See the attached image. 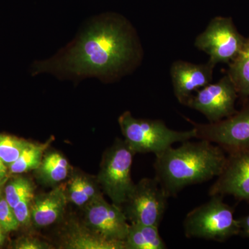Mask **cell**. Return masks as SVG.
I'll list each match as a JSON object with an SVG mask.
<instances>
[{
	"instance_id": "cell-1",
	"label": "cell",
	"mask_w": 249,
	"mask_h": 249,
	"mask_svg": "<svg viewBox=\"0 0 249 249\" xmlns=\"http://www.w3.org/2000/svg\"><path fill=\"white\" fill-rule=\"evenodd\" d=\"M136 52L132 30L121 18H106L92 24L55 61L58 70L76 76H107L121 71Z\"/></svg>"
},
{
	"instance_id": "cell-2",
	"label": "cell",
	"mask_w": 249,
	"mask_h": 249,
	"mask_svg": "<svg viewBox=\"0 0 249 249\" xmlns=\"http://www.w3.org/2000/svg\"><path fill=\"white\" fill-rule=\"evenodd\" d=\"M183 142L156 155L155 178L170 196L185 187L206 182L222 173L227 155L216 144L199 139Z\"/></svg>"
},
{
	"instance_id": "cell-3",
	"label": "cell",
	"mask_w": 249,
	"mask_h": 249,
	"mask_svg": "<svg viewBox=\"0 0 249 249\" xmlns=\"http://www.w3.org/2000/svg\"><path fill=\"white\" fill-rule=\"evenodd\" d=\"M119 124L124 141L133 151L154 153L164 151L173 144L196 138V129L174 130L160 120L137 119L129 111L119 118Z\"/></svg>"
},
{
	"instance_id": "cell-4",
	"label": "cell",
	"mask_w": 249,
	"mask_h": 249,
	"mask_svg": "<svg viewBox=\"0 0 249 249\" xmlns=\"http://www.w3.org/2000/svg\"><path fill=\"white\" fill-rule=\"evenodd\" d=\"M211 196V200L187 214L183 222L185 235L219 242L240 235V221L234 216L233 209L223 201V196Z\"/></svg>"
},
{
	"instance_id": "cell-5",
	"label": "cell",
	"mask_w": 249,
	"mask_h": 249,
	"mask_svg": "<svg viewBox=\"0 0 249 249\" xmlns=\"http://www.w3.org/2000/svg\"><path fill=\"white\" fill-rule=\"evenodd\" d=\"M170 197L155 178H144L127 196L121 208L130 224L160 225Z\"/></svg>"
},
{
	"instance_id": "cell-6",
	"label": "cell",
	"mask_w": 249,
	"mask_h": 249,
	"mask_svg": "<svg viewBox=\"0 0 249 249\" xmlns=\"http://www.w3.org/2000/svg\"><path fill=\"white\" fill-rule=\"evenodd\" d=\"M134 154L125 141H116L106 152L98 175L103 191L120 207L134 186L131 178Z\"/></svg>"
},
{
	"instance_id": "cell-7",
	"label": "cell",
	"mask_w": 249,
	"mask_h": 249,
	"mask_svg": "<svg viewBox=\"0 0 249 249\" xmlns=\"http://www.w3.org/2000/svg\"><path fill=\"white\" fill-rule=\"evenodd\" d=\"M186 119L196 129V139L216 144L227 154L249 151V98L240 111L217 122L196 124Z\"/></svg>"
},
{
	"instance_id": "cell-8",
	"label": "cell",
	"mask_w": 249,
	"mask_h": 249,
	"mask_svg": "<svg viewBox=\"0 0 249 249\" xmlns=\"http://www.w3.org/2000/svg\"><path fill=\"white\" fill-rule=\"evenodd\" d=\"M245 40L231 18L216 17L196 37L195 45L207 53L210 61L216 65L231 62L240 53Z\"/></svg>"
},
{
	"instance_id": "cell-9",
	"label": "cell",
	"mask_w": 249,
	"mask_h": 249,
	"mask_svg": "<svg viewBox=\"0 0 249 249\" xmlns=\"http://www.w3.org/2000/svg\"><path fill=\"white\" fill-rule=\"evenodd\" d=\"M238 93L229 75L209 84L192 96L186 106L204 114L210 123L217 122L235 114Z\"/></svg>"
},
{
	"instance_id": "cell-10",
	"label": "cell",
	"mask_w": 249,
	"mask_h": 249,
	"mask_svg": "<svg viewBox=\"0 0 249 249\" xmlns=\"http://www.w3.org/2000/svg\"><path fill=\"white\" fill-rule=\"evenodd\" d=\"M87 227L108 240H125L129 224L120 206L109 204L101 194L85 205Z\"/></svg>"
},
{
	"instance_id": "cell-11",
	"label": "cell",
	"mask_w": 249,
	"mask_h": 249,
	"mask_svg": "<svg viewBox=\"0 0 249 249\" xmlns=\"http://www.w3.org/2000/svg\"><path fill=\"white\" fill-rule=\"evenodd\" d=\"M209 195L231 196L249 202V151L228 154L225 165Z\"/></svg>"
},
{
	"instance_id": "cell-12",
	"label": "cell",
	"mask_w": 249,
	"mask_h": 249,
	"mask_svg": "<svg viewBox=\"0 0 249 249\" xmlns=\"http://www.w3.org/2000/svg\"><path fill=\"white\" fill-rule=\"evenodd\" d=\"M215 65L208 61L204 64H194L178 60L170 68L174 93L178 102L186 105L199 88L209 85L213 80Z\"/></svg>"
},
{
	"instance_id": "cell-13",
	"label": "cell",
	"mask_w": 249,
	"mask_h": 249,
	"mask_svg": "<svg viewBox=\"0 0 249 249\" xmlns=\"http://www.w3.org/2000/svg\"><path fill=\"white\" fill-rule=\"evenodd\" d=\"M68 200L66 190L62 186L37 196L31 204V222L37 227L52 225L63 213Z\"/></svg>"
},
{
	"instance_id": "cell-14",
	"label": "cell",
	"mask_w": 249,
	"mask_h": 249,
	"mask_svg": "<svg viewBox=\"0 0 249 249\" xmlns=\"http://www.w3.org/2000/svg\"><path fill=\"white\" fill-rule=\"evenodd\" d=\"M64 247L69 249H126L124 241L108 240L89 228L72 224L64 240Z\"/></svg>"
},
{
	"instance_id": "cell-15",
	"label": "cell",
	"mask_w": 249,
	"mask_h": 249,
	"mask_svg": "<svg viewBox=\"0 0 249 249\" xmlns=\"http://www.w3.org/2000/svg\"><path fill=\"white\" fill-rule=\"evenodd\" d=\"M126 249H165L167 248L162 239L159 227L142 224H129L126 237Z\"/></svg>"
},
{
	"instance_id": "cell-16",
	"label": "cell",
	"mask_w": 249,
	"mask_h": 249,
	"mask_svg": "<svg viewBox=\"0 0 249 249\" xmlns=\"http://www.w3.org/2000/svg\"><path fill=\"white\" fill-rule=\"evenodd\" d=\"M227 74L235 85L238 96L249 98V37L246 38L240 53L229 62Z\"/></svg>"
},
{
	"instance_id": "cell-17",
	"label": "cell",
	"mask_w": 249,
	"mask_h": 249,
	"mask_svg": "<svg viewBox=\"0 0 249 249\" xmlns=\"http://www.w3.org/2000/svg\"><path fill=\"white\" fill-rule=\"evenodd\" d=\"M37 169L44 181L56 183L63 181L68 176L70 165L63 156L53 152L45 156Z\"/></svg>"
},
{
	"instance_id": "cell-18",
	"label": "cell",
	"mask_w": 249,
	"mask_h": 249,
	"mask_svg": "<svg viewBox=\"0 0 249 249\" xmlns=\"http://www.w3.org/2000/svg\"><path fill=\"white\" fill-rule=\"evenodd\" d=\"M67 195L69 201L76 206H83L100 193L95 184L88 178L76 175L69 181Z\"/></svg>"
},
{
	"instance_id": "cell-19",
	"label": "cell",
	"mask_w": 249,
	"mask_h": 249,
	"mask_svg": "<svg viewBox=\"0 0 249 249\" xmlns=\"http://www.w3.org/2000/svg\"><path fill=\"white\" fill-rule=\"evenodd\" d=\"M49 143L35 144L31 142L14 163L9 165L10 173L22 174L37 169L42 162V156Z\"/></svg>"
},
{
	"instance_id": "cell-20",
	"label": "cell",
	"mask_w": 249,
	"mask_h": 249,
	"mask_svg": "<svg viewBox=\"0 0 249 249\" xmlns=\"http://www.w3.org/2000/svg\"><path fill=\"white\" fill-rule=\"evenodd\" d=\"M30 143L14 136L0 134V159L9 167Z\"/></svg>"
},
{
	"instance_id": "cell-21",
	"label": "cell",
	"mask_w": 249,
	"mask_h": 249,
	"mask_svg": "<svg viewBox=\"0 0 249 249\" xmlns=\"http://www.w3.org/2000/svg\"><path fill=\"white\" fill-rule=\"evenodd\" d=\"M31 193H34L32 183L27 178L20 177L8 183L5 188V199L14 209L21 199Z\"/></svg>"
},
{
	"instance_id": "cell-22",
	"label": "cell",
	"mask_w": 249,
	"mask_h": 249,
	"mask_svg": "<svg viewBox=\"0 0 249 249\" xmlns=\"http://www.w3.org/2000/svg\"><path fill=\"white\" fill-rule=\"evenodd\" d=\"M19 222L16 218L14 210L5 199H0V227L5 232L17 231Z\"/></svg>"
},
{
	"instance_id": "cell-23",
	"label": "cell",
	"mask_w": 249,
	"mask_h": 249,
	"mask_svg": "<svg viewBox=\"0 0 249 249\" xmlns=\"http://www.w3.org/2000/svg\"><path fill=\"white\" fill-rule=\"evenodd\" d=\"M34 198V193L27 195L13 209L20 225L28 226L31 224V206Z\"/></svg>"
},
{
	"instance_id": "cell-24",
	"label": "cell",
	"mask_w": 249,
	"mask_h": 249,
	"mask_svg": "<svg viewBox=\"0 0 249 249\" xmlns=\"http://www.w3.org/2000/svg\"><path fill=\"white\" fill-rule=\"evenodd\" d=\"M49 245L34 237H24L18 241L16 249H45Z\"/></svg>"
},
{
	"instance_id": "cell-25",
	"label": "cell",
	"mask_w": 249,
	"mask_h": 249,
	"mask_svg": "<svg viewBox=\"0 0 249 249\" xmlns=\"http://www.w3.org/2000/svg\"><path fill=\"white\" fill-rule=\"evenodd\" d=\"M240 225V235L249 239V214L239 219Z\"/></svg>"
},
{
	"instance_id": "cell-26",
	"label": "cell",
	"mask_w": 249,
	"mask_h": 249,
	"mask_svg": "<svg viewBox=\"0 0 249 249\" xmlns=\"http://www.w3.org/2000/svg\"><path fill=\"white\" fill-rule=\"evenodd\" d=\"M8 166L4 163L2 160L0 159V183L4 181L7 175Z\"/></svg>"
},
{
	"instance_id": "cell-27",
	"label": "cell",
	"mask_w": 249,
	"mask_h": 249,
	"mask_svg": "<svg viewBox=\"0 0 249 249\" xmlns=\"http://www.w3.org/2000/svg\"><path fill=\"white\" fill-rule=\"evenodd\" d=\"M4 231L2 230L1 227H0V247L2 245L3 242L4 241V234H3Z\"/></svg>"
},
{
	"instance_id": "cell-28",
	"label": "cell",
	"mask_w": 249,
	"mask_h": 249,
	"mask_svg": "<svg viewBox=\"0 0 249 249\" xmlns=\"http://www.w3.org/2000/svg\"><path fill=\"white\" fill-rule=\"evenodd\" d=\"M0 196H1V190H0Z\"/></svg>"
},
{
	"instance_id": "cell-29",
	"label": "cell",
	"mask_w": 249,
	"mask_h": 249,
	"mask_svg": "<svg viewBox=\"0 0 249 249\" xmlns=\"http://www.w3.org/2000/svg\"><path fill=\"white\" fill-rule=\"evenodd\" d=\"M0 184H1V183H0Z\"/></svg>"
}]
</instances>
